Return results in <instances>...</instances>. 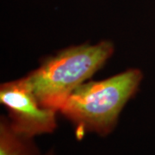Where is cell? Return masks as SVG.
Returning a JSON list of instances; mask_svg holds the SVG:
<instances>
[{
    "label": "cell",
    "instance_id": "obj_4",
    "mask_svg": "<svg viewBox=\"0 0 155 155\" xmlns=\"http://www.w3.org/2000/svg\"><path fill=\"white\" fill-rule=\"evenodd\" d=\"M30 138L17 133L10 122L2 119L0 125V155H35Z\"/></svg>",
    "mask_w": 155,
    "mask_h": 155
},
{
    "label": "cell",
    "instance_id": "obj_3",
    "mask_svg": "<svg viewBox=\"0 0 155 155\" xmlns=\"http://www.w3.org/2000/svg\"><path fill=\"white\" fill-rule=\"evenodd\" d=\"M0 102L9 110L11 127L25 137L52 133L55 129L57 111L39 104L24 78L2 84Z\"/></svg>",
    "mask_w": 155,
    "mask_h": 155
},
{
    "label": "cell",
    "instance_id": "obj_2",
    "mask_svg": "<svg viewBox=\"0 0 155 155\" xmlns=\"http://www.w3.org/2000/svg\"><path fill=\"white\" fill-rule=\"evenodd\" d=\"M142 78L140 70L128 69L104 80L82 84L59 111L78 130L106 134L115 127L123 107L136 93Z\"/></svg>",
    "mask_w": 155,
    "mask_h": 155
},
{
    "label": "cell",
    "instance_id": "obj_1",
    "mask_svg": "<svg viewBox=\"0 0 155 155\" xmlns=\"http://www.w3.org/2000/svg\"><path fill=\"white\" fill-rule=\"evenodd\" d=\"M114 49L109 41L67 48L46 58L24 79L41 105L59 111L75 89L104 67Z\"/></svg>",
    "mask_w": 155,
    "mask_h": 155
}]
</instances>
